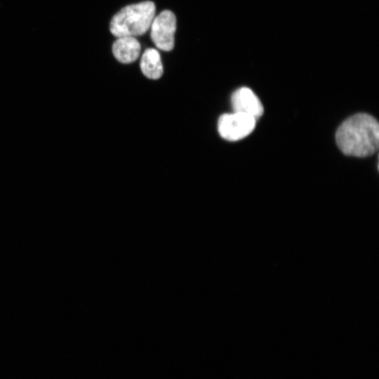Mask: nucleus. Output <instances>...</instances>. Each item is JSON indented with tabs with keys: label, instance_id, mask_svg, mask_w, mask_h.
Instances as JSON below:
<instances>
[{
	"label": "nucleus",
	"instance_id": "nucleus-6",
	"mask_svg": "<svg viewBox=\"0 0 379 379\" xmlns=\"http://www.w3.org/2000/svg\"><path fill=\"white\" fill-rule=\"evenodd\" d=\"M140 44L133 36H121L114 42L112 53L121 63H131L137 60L140 53Z\"/></svg>",
	"mask_w": 379,
	"mask_h": 379
},
{
	"label": "nucleus",
	"instance_id": "nucleus-1",
	"mask_svg": "<svg viewBox=\"0 0 379 379\" xmlns=\"http://www.w3.org/2000/svg\"><path fill=\"white\" fill-rule=\"evenodd\" d=\"M335 140L339 149L346 155L357 157L370 156L378 149V123L369 114H354L339 126Z\"/></svg>",
	"mask_w": 379,
	"mask_h": 379
},
{
	"label": "nucleus",
	"instance_id": "nucleus-3",
	"mask_svg": "<svg viewBox=\"0 0 379 379\" xmlns=\"http://www.w3.org/2000/svg\"><path fill=\"white\" fill-rule=\"evenodd\" d=\"M255 124L256 119L254 117L234 112L220 117L218 131L222 138L236 141L248 135L254 130Z\"/></svg>",
	"mask_w": 379,
	"mask_h": 379
},
{
	"label": "nucleus",
	"instance_id": "nucleus-5",
	"mask_svg": "<svg viewBox=\"0 0 379 379\" xmlns=\"http://www.w3.org/2000/svg\"><path fill=\"white\" fill-rule=\"evenodd\" d=\"M231 102L234 112L251 116L256 120L264 112L259 98L252 90L246 87L235 91L232 95Z\"/></svg>",
	"mask_w": 379,
	"mask_h": 379
},
{
	"label": "nucleus",
	"instance_id": "nucleus-2",
	"mask_svg": "<svg viewBox=\"0 0 379 379\" xmlns=\"http://www.w3.org/2000/svg\"><path fill=\"white\" fill-rule=\"evenodd\" d=\"M155 5L146 1L124 7L110 22V32L116 37L133 36L145 34L155 16Z\"/></svg>",
	"mask_w": 379,
	"mask_h": 379
},
{
	"label": "nucleus",
	"instance_id": "nucleus-4",
	"mask_svg": "<svg viewBox=\"0 0 379 379\" xmlns=\"http://www.w3.org/2000/svg\"><path fill=\"white\" fill-rule=\"evenodd\" d=\"M150 29L151 39L159 49L169 51L173 48L176 18L173 12L165 10L154 16Z\"/></svg>",
	"mask_w": 379,
	"mask_h": 379
},
{
	"label": "nucleus",
	"instance_id": "nucleus-7",
	"mask_svg": "<svg viewBox=\"0 0 379 379\" xmlns=\"http://www.w3.org/2000/svg\"><path fill=\"white\" fill-rule=\"evenodd\" d=\"M143 74L151 79H159L163 74V65L159 51L147 48L143 53L140 62Z\"/></svg>",
	"mask_w": 379,
	"mask_h": 379
}]
</instances>
